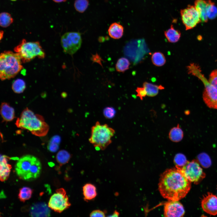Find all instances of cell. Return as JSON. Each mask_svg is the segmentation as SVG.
Segmentation results:
<instances>
[{"instance_id":"cell-5","label":"cell","mask_w":217,"mask_h":217,"mask_svg":"<svg viewBox=\"0 0 217 217\" xmlns=\"http://www.w3.org/2000/svg\"><path fill=\"white\" fill-rule=\"evenodd\" d=\"M115 133V130L108 124L97 121L91 127L89 140L95 148L104 150L112 143Z\"/></svg>"},{"instance_id":"cell-3","label":"cell","mask_w":217,"mask_h":217,"mask_svg":"<svg viewBox=\"0 0 217 217\" xmlns=\"http://www.w3.org/2000/svg\"><path fill=\"white\" fill-rule=\"evenodd\" d=\"M41 164L39 160L36 157L26 155L20 157L15 166V171L21 179L30 181L38 178L40 175Z\"/></svg>"},{"instance_id":"cell-37","label":"cell","mask_w":217,"mask_h":217,"mask_svg":"<svg viewBox=\"0 0 217 217\" xmlns=\"http://www.w3.org/2000/svg\"><path fill=\"white\" fill-rule=\"evenodd\" d=\"M90 217H105V212L100 210H93L90 214Z\"/></svg>"},{"instance_id":"cell-35","label":"cell","mask_w":217,"mask_h":217,"mask_svg":"<svg viewBox=\"0 0 217 217\" xmlns=\"http://www.w3.org/2000/svg\"><path fill=\"white\" fill-rule=\"evenodd\" d=\"M208 81L217 89V69L213 71L210 74Z\"/></svg>"},{"instance_id":"cell-14","label":"cell","mask_w":217,"mask_h":217,"mask_svg":"<svg viewBox=\"0 0 217 217\" xmlns=\"http://www.w3.org/2000/svg\"><path fill=\"white\" fill-rule=\"evenodd\" d=\"M48 207L45 203L34 204L30 208V215L32 217L50 216V211Z\"/></svg>"},{"instance_id":"cell-25","label":"cell","mask_w":217,"mask_h":217,"mask_svg":"<svg viewBox=\"0 0 217 217\" xmlns=\"http://www.w3.org/2000/svg\"><path fill=\"white\" fill-rule=\"evenodd\" d=\"M71 158L70 154L64 150L59 151L57 153L56 156L57 162L61 165L67 163Z\"/></svg>"},{"instance_id":"cell-11","label":"cell","mask_w":217,"mask_h":217,"mask_svg":"<svg viewBox=\"0 0 217 217\" xmlns=\"http://www.w3.org/2000/svg\"><path fill=\"white\" fill-rule=\"evenodd\" d=\"M180 14L182 22L186 30L193 28L201 22L194 6L188 5L186 8L181 10Z\"/></svg>"},{"instance_id":"cell-30","label":"cell","mask_w":217,"mask_h":217,"mask_svg":"<svg viewBox=\"0 0 217 217\" xmlns=\"http://www.w3.org/2000/svg\"><path fill=\"white\" fill-rule=\"evenodd\" d=\"M13 20L11 15L8 13L2 12L0 15V24L1 27H6L13 22Z\"/></svg>"},{"instance_id":"cell-29","label":"cell","mask_w":217,"mask_h":217,"mask_svg":"<svg viewBox=\"0 0 217 217\" xmlns=\"http://www.w3.org/2000/svg\"><path fill=\"white\" fill-rule=\"evenodd\" d=\"M60 140V137L58 136L55 135L51 139L48 144V149L51 152H56L59 148Z\"/></svg>"},{"instance_id":"cell-28","label":"cell","mask_w":217,"mask_h":217,"mask_svg":"<svg viewBox=\"0 0 217 217\" xmlns=\"http://www.w3.org/2000/svg\"><path fill=\"white\" fill-rule=\"evenodd\" d=\"M197 160L200 164L204 168L209 167L211 165V161L209 155L205 153L199 154L197 157Z\"/></svg>"},{"instance_id":"cell-22","label":"cell","mask_w":217,"mask_h":217,"mask_svg":"<svg viewBox=\"0 0 217 217\" xmlns=\"http://www.w3.org/2000/svg\"><path fill=\"white\" fill-rule=\"evenodd\" d=\"M168 136L169 139L175 142H179L182 139L184 136L183 132L178 124L177 127H173L171 129Z\"/></svg>"},{"instance_id":"cell-7","label":"cell","mask_w":217,"mask_h":217,"mask_svg":"<svg viewBox=\"0 0 217 217\" xmlns=\"http://www.w3.org/2000/svg\"><path fill=\"white\" fill-rule=\"evenodd\" d=\"M14 50L19 55L23 63L29 62L36 57L42 59L45 56V53L38 42H27L23 39Z\"/></svg>"},{"instance_id":"cell-17","label":"cell","mask_w":217,"mask_h":217,"mask_svg":"<svg viewBox=\"0 0 217 217\" xmlns=\"http://www.w3.org/2000/svg\"><path fill=\"white\" fill-rule=\"evenodd\" d=\"M0 108V114L3 121H10L15 118L14 109L8 103H2Z\"/></svg>"},{"instance_id":"cell-34","label":"cell","mask_w":217,"mask_h":217,"mask_svg":"<svg viewBox=\"0 0 217 217\" xmlns=\"http://www.w3.org/2000/svg\"><path fill=\"white\" fill-rule=\"evenodd\" d=\"M115 111L112 107H108L105 108L103 110L104 116L107 118H112L115 115Z\"/></svg>"},{"instance_id":"cell-1","label":"cell","mask_w":217,"mask_h":217,"mask_svg":"<svg viewBox=\"0 0 217 217\" xmlns=\"http://www.w3.org/2000/svg\"><path fill=\"white\" fill-rule=\"evenodd\" d=\"M191 183L180 169L175 166L167 169L161 174L158 189L164 198L170 201H179L189 192Z\"/></svg>"},{"instance_id":"cell-33","label":"cell","mask_w":217,"mask_h":217,"mask_svg":"<svg viewBox=\"0 0 217 217\" xmlns=\"http://www.w3.org/2000/svg\"><path fill=\"white\" fill-rule=\"evenodd\" d=\"M174 161L175 166L181 168L186 164L187 161L186 156L184 154L179 153L175 156Z\"/></svg>"},{"instance_id":"cell-19","label":"cell","mask_w":217,"mask_h":217,"mask_svg":"<svg viewBox=\"0 0 217 217\" xmlns=\"http://www.w3.org/2000/svg\"><path fill=\"white\" fill-rule=\"evenodd\" d=\"M83 191L84 200L86 201L93 199L97 195L96 187L90 183H87L83 186Z\"/></svg>"},{"instance_id":"cell-10","label":"cell","mask_w":217,"mask_h":217,"mask_svg":"<svg viewBox=\"0 0 217 217\" xmlns=\"http://www.w3.org/2000/svg\"><path fill=\"white\" fill-rule=\"evenodd\" d=\"M71 205L66 192L63 188L56 190V193L51 196L48 203L49 207L59 213L68 209Z\"/></svg>"},{"instance_id":"cell-2","label":"cell","mask_w":217,"mask_h":217,"mask_svg":"<svg viewBox=\"0 0 217 217\" xmlns=\"http://www.w3.org/2000/svg\"><path fill=\"white\" fill-rule=\"evenodd\" d=\"M15 124L18 127L27 130L33 134L39 137L46 135L49 128L42 116L35 114L27 108L22 112L20 117L17 119Z\"/></svg>"},{"instance_id":"cell-12","label":"cell","mask_w":217,"mask_h":217,"mask_svg":"<svg viewBox=\"0 0 217 217\" xmlns=\"http://www.w3.org/2000/svg\"><path fill=\"white\" fill-rule=\"evenodd\" d=\"M184 213V208L178 201L168 200L164 205V215L165 217H182Z\"/></svg>"},{"instance_id":"cell-20","label":"cell","mask_w":217,"mask_h":217,"mask_svg":"<svg viewBox=\"0 0 217 217\" xmlns=\"http://www.w3.org/2000/svg\"><path fill=\"white\" fill-rule=\"evenodd\" d=\"M165 36L167 40L171 43H175L179 40L181 33L180 31L175 29L172 25L170 27L164 32Z\"/></svg>"},{"instance_id":"cell-23","label":"cell","mask_w":217,"mask_h":217,"mask_svg":"<svg viewBox=\"0 0 217 217\" xmlns=\"http://www.w3.org/2000/svg\"><path fill=\"white\" fill-rule=\"evenodd\" d=\"M151 59L153 64L158 67L163 66L166 61L164 55L159 52L154 53L152 55Z\"/></svg>"},{"instance_id":"cell-38","label":"cell","mask_w":217,"mask_h":217,"mask_svg":"<svg viewBox=\"0 0 217 217\" xmlns=\"http://www.w3.org/2000/svg\"><path fill=\"white\" fill-rule=\"evenodd\" d=\"M119 213L116 210H115L112 215L109 216L110 217H118L119 216Z\"/></svg>"},{"instance_id":"cell-18","label":"cell","mask_w":217,"mask_h":217,"mask_svg":"<svg viewBox=\"0 0 217 217\" xmlns=\"http://www.w3.org/2000/svg\"><path fill=\"white\" fill-rule=\"evenodd\" d=\"M123 27L120 23L114 22L112 24L108 30V35L112 39H118L123 36Z\"/></svg>"},{"instance_id":"cell-31","label":"cell","mask_w":217,"mask_h":217,"mask_svg":"<svg viewBox=\"0 0 217 217\" xmlns=\"http://www.w3.org/2000/svg\"><path fill=\"white\" fill-rule=\"evenodd\" d=\"M208 18L214 19L217 16V7L215 3L211 0H208V4L207 10Z\"/></svg>"},{"instance_id":"cell-16","label":"cell","mask_w":217,"mask_h":217,"mask_svg":"<svg viewBox=\"0 0 217 217\" xmlns=\"http://www.w3.org/2000/svg\"><path fill=\"white\" fill-rule=\"evenodd\" d=\"M8 157L5 155L0 156V178L2 181L6 180L9 177L11 166L8 163Z\"/></svg>"},{"instance_id":"cell-40","label":"cell","mask_w":217,"mask_h":217,"mask_svg":"<svg viewBox=\"0 0 217 217\" xmlns=\"http://www.w3.org/2000/svg\"><path fill=\"white\" fill-rule=\"evenodd\" d=\"M11 0L12 1H16V0Z\"/></svg>"},{"instance_id":"cell-4","label":"cell","mask_w":217,"mask_h":217,"mask_svg":"<svg viewBox=\"0 0 217 217\" xmlns=\"http://www.w3.org/2000/svg\"><path fill=\"white\" fill-rule=\"evenodd\" d=\"M23 67L19 55L10 51H5L0 55V78L3 81L15 77Z\"/></svg>"},{"instance_id":"cell-9","label":"cell","mask_w":217,"mask_h":217,"mask_svg":"<svg viewBox=\"0 0 217 217\" xmlns=\"http://www.w3.org/2000/svg\"><path fill=\"white\" fill-rule=\"evenodd\" d=\"M82 40L81 34L78 32H67L61 39V43L64 52L73 55L80 48Z\"/></svg>"},{"instance_id":"cell-15","label":"cell","mask_w":217,"mask_h":217,"mask_svg":"<svg viewBox=\"0 0 217 217\" xmlns=\"http://www.w3.org/2000/svg\"><path fill=\"white\" fill-rule=\"evenodd\" d=\"M208 0H195L194 7L198 12L201 21L206 23L208 21V17L207 10Z\"/></svg>"},{"instance_id":"cell-27","label":"cell","mask_w":217,"mask_h":217,"mask_svg":"<svg viewBox=\"0 0 217 217\" xmlns=\"http://www.w3.org/2000/svg\"><path fill=\"white\" fill-rule=\"evenodd\" d=\"M33 193V190L30 187H24L20 189L18 198L21 201L25 202L30 199Z\"/></svg>"},{"instance_id":"cell-26","label":"cell","mask_w":217,"mask_h":217,"mask_svg":"<svg viewBox=\"0 0 217 217\" xmlns=\"http://www.w3.org/2000/svg\"><path fill=\"white\" fill-rule=\"evenodd\" d=\"M26 87L25 81L21 79H18L13 83L12 88L13 91L17 93H22Z\"/></svg>"},{"instance_id":"cell-39","label":"cell","mask_w":217,"mask_h":217,"mask_svg":"<svg viewBox=\"0 0 217 217\" xmlns=\"http://www.w3.org/2000/svg\"><path fill=\"white\" fill-rule=\"evenodd\" d=\"M54 2H64L66 1V0H53Z\"/></svg>"},{"instance_id":"cell-8","label":"cell","mask_w":217,"mask_h":217,"mask_svg":"<svg viewBox=\"0 0 217 217\" xmlns=\"http://www.w3.org/2000/svg\"><path fill=\"white\" fill-rule=\"evenodd\" d=\"M200 164L197 160L194 159L190 162L187 161L186 164L181 168L178 167L180 169L188 180L195 184H198L206 176V174Z\"/></svg>"},{"instance_id":"cell-32","label":"cell","mask_w":217,"mask_h":217,"mask_svg":"<svg viewBox=\"0 0 217 217\" xmlns=\"http://www.w3.org/2000/svg\"><path fill=\"white\" fill-rule=\"evenodd\" d=\"M89 2L88 0H75L74 7L76 10L80 13L84 12L88 7Z\"/></svg>"},{"instance_id":"cell-6","label":"cell","mask_w":217,"mask_h":217,"mask_svg":"<svg viewBox=\"0 0 217 217\" xmlns=\"http://www.w3.org/2000/svg\"><path fill=\"white\" fill-rule=\"evenodd\" d=\"M187 68L189 73L196 76L203 83L205 88L203 98L206 104L209 108L217 109V89L207 80L197 65L191 64Z\"/></svg>"},{"instance_id":"cell-36","label":"cell","mask_w":217,"mask_h":217,"mask_svg":"<svg viewBox=\"0 0 217 217\" xmlns=\"http://www.w3.org/2000/svg\"><path fill=\"white\" fill-rule=\"evenodd\" d=\"M136 96L142 100L147 96L146 92L144 87H137L136 90Z\"/></svg>"},{"instance_id":"cell-13","label":"cell","mask_w":217,"mask_h":217,"mask_svg":"<svg viewBox=\"0 0 217 217\" xmlns=\"http://www.w3.org/2000/svg\"><path fill=\"white\" fill-rule=\"evenodd\" d=\"M201 206L207 213L212 215H217V197L208 193L202 200Z\"/></svg>"},{"instance_id":"cell-24","label":"cell","mask_w":217,"mask_h":217,"mask_svg":"<svg viewBox=\"0 0 217 217\" xmlns=\"http://www.w3.org/2000/svg\"><path fill=\"white\" fill-rule=\"evenodd\" d=\"M130 63L129 60L125 57L119 58L115 65L116 71L119 72H124L129 69Z\"/></svg>"},{"instance_id":"cell-21","label":"cell","mask_w":217,"mask_h":217,"mask_svg":"<svg viewBox=\"0 0 217 217\" xmlns=\"http://www.w3.org/2000/svg\"><path fill=\"white\" fill-rule=\"evenodd\" d=\"M143 87L145 89L147 96L149 97H154L158 93L159 90L164 89V88L162 85H157L147 82L143 83Z\"/></svg>"}]
</instances>
